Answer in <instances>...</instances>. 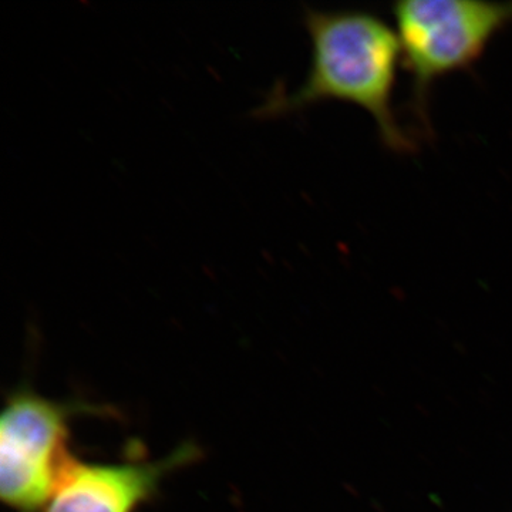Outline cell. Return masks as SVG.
<instances>
[{
  "mask_svg": "<svg viewBox=\"0 0 512 512\" xmlns=\"http://www.w3.org/2000/svg\"><path fill=\"white\" fill-rule=\"evenodd\" d=\"M303 26L311 37V66L292 92L275 86L252 110L258 120L291 116L325 101L355 104L372 116L384 146L409 154L416 141L394 110V90L402 60L399 37L369 10H323L306 6Z\"/></svg>",
  "mask_w": 512,
  "mask_h": 512,
  "instance_id": "1",
  "label": "cell"
},
{
  "mask_svg": "<svg viewBox=\"0 0 512 512\" xmlns=\"http://www.w3.org/2000/svg\"><path fill=\"white\" fill-rule=\"evenodd\" d=\"M404 70L412 80L410 109L431 134L434 84L470 69L495 37L512 25V2L402 0L392 5Z\"/></svg>",
  "mask_w": 512,
  "mask_h": 512,
  "instance_id": "2",
  "label": "cell"
},
{
  "mask_svg": "<svg viewBox=\"0 0 512 512\" xmlns=\"http://www.w3.org/2000/svg\"><path fill=\"white\" fill-rule=\"evenodd\" d=\"M101 413L83 402H56L29 387L10 394L0 417V495L13 512H43L69 458L70 424Z\"/></svg>",
  "mask_w": 512,
  "mask_h": 512,
  "instance_id": "3",
  "label": "cell"
},
{
  "mask_svg": "<svg viewBox=\"0 0 512 512\" xmlns=\"http://www.w3.org/2000/svg\"><path fill=\"white\" fill-rule=\"evenodd\" d=\"M198 457L192 443L151 461L87 463L72 456L43 512H137L156 497L165 478Z\"/></svg>",
  "mask_w": 512,
  "mask_h": 512,
  "instance_id": "4",
  "label": "cell"
}]
</instances>
